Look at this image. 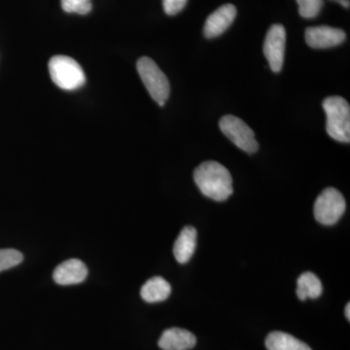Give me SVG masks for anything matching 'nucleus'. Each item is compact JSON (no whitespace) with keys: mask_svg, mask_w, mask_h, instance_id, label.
I'll list each match as a JSON object with an SVG mask.
<instances>
[{"mask_svg":"<svg viewBox=\"0 0 350 350\" xmlns=\"http://www.w3.org/2000/svg\"><path fill=\"white\" fill-rule=\"evenodd\" d=\"M170 293H172V287L170 283L161 276H156L147 280L140 291L142 298L150 304L160 303L167 300Z\"/></svg>","mask_w":350,"mask_h":350,"instance_id":"obj_13","label":"nucleus"},{"mask_svg":"<svg viewBox=\"0 0 350 350\" xmlns=\"http://www.w3.org/2000/svg\"><path fill=\"white\" fill-rule=\"evenodd\" d=\"M268 350H312L305 342L284 332H273L266 338Z\"/></svg>","mask_w":350,"mask_h":350,"instance_id":"obj_14","label":"nucleus"},{"mask_svg":"<svg viewBox=\"0 0 350 350\" xmlns=\"http://www.w3.org/2000/svg\"><path fill=\"white\" fill-rule=\"evenodd\" d=\"M24 260L22 253L16 250H0V273L18 266Z\"/></svg>","mask_w":350,"mask_h":350,"instance_id":"obj_16","label":"nucleus"},{"mask_svg":"<svg viewBox=\"0 0 350 350\" xmlns=\"http://www.w3.org/2000/svg\"><path fill=\"white\" fill-rule=\"evenodd\" d=\"M188 0H163V10L167 15L174 16L180 12Z\"/></svg>","mask_w":350,"mask_h":350,"instance_id":"obj_19","label":"nucleus"},{"mask_svg":"<svg viewBox=\"0 0 350 350\" xmlns=\"http://www.w3.org/2000/svg\"><path fill=\"white\" fill-rule=\"evenodd\" d=\"M345 317H347V320H350V305H349V303L347 304V308H345Z\"/></svg>","mask_w":350,"mask_h":350,"instance_id":"obj_21","label":"nucleus"},{"mask_svg":"<svg viewBox=\"0 0 350 350\" xmlns=\"http://www.w3.org/2000/svg\"><path fill=\"white\" fill-rule=\"evenodd\" d=\"M87 276L86 265L78 259H70L62 262L53 273L55 282L59 285L79 284L86 280Z\"/></svg>","mask_w":350,"mask_h":350,"instance_id":"obj_10","label":"nucleus"},{"mask_svg":"<svg viewBox=\"0 0 350 350\" xmlns=\"http://www.w3.org/2000/svg\"><path fill=\"white\" fill-rule=\"evenodd\" d=\"M296 292L297 296L301 301L306 299H317L321 296L323 286L319 276L310 271H306L298 278Z\"/></svg>","mask_w":350,"mask_h":350,"instance_id":"obj_15","label":"nucleus"},{"mask_svg":"<svg viewBox=\"0 0 350 350\" xmlns=\"http://www.w3.org/2000/svg\"><path fill=\"white\" fill-rule=\"evenodd\" d=\"M332 1L338 2V3H340V5L344 6L345 8H349V0H332Z\"/></svg>","mask_w":350,"mask_h":350,"instance_id":"obj_20","label":"nucleus"},{"mask_svg":"<svg viewBox=\"0 0 350 350\" xmlns=\"http://www.w3.org/2000/svg\"><path fill=\"white\" fill-rule=\"evenodd\" d=\"M286 31L282 25H273L267 32L264 42V55L273 72H280L284 63Z\"/></svg>","mask_w":350,"mask_h":350,"instance_id":"obj_7","label":"nucleus"},{"mask_svg":"<svg viewBox=\"0 0 350 350\" xmlns=\"http://www.w3.org/2000/svg\"><path fill=\"white\" fill-rule=\"evenodd\" d=\"M198 232L192 226H187L179 234L174 245V254L179 264L190 261L197 247Z\"/></svg>","mask_w":350,"mask_h":350,"instance_id":"obj_12","label":"nucleus"},{"mask_svg":"<svg viewBox=\"0 0 350 350\" xmlns=\"http://www.w3.org/2000/svg\"><path fill=\"white\" fill-rule=\"evenodd\" d=\"M220 130L226 137L239 147V149L247 153H255L259 148L254 131L245 124L243 120L234 115H226L219 122Z\"/></svg>","mask_w":350,"mask_h":350,"instance_id":"obj_6","label":"nucleus"},{"mask_svg":"<svg viewBox=\"0 0 350 350\" xmlns=\"http://www.w3.org/2000/svg\"><path fill=\"white\" fill-rule=\"evenodd\" d=\"M197 344L194 334L185 329L170 328L159 340V347L163 350H189Z\"/></svg>","mask_w":350,"mask_h":350,"instance_id":"obj_11","label":"nucleus"},{"mask_svg":"<svg viewBox=\"0 0 350 350\" xmlns=\"http://www.w3.org/2000/svg\"><path fill=\"white\" fill-rule=\"evenodd\" d=\"M48 66L53 82L66 91L79 89L86 82L84 71L72 57L62 55L53 57Z\"/></svg>","mask_w":350,"mask_h":350,"instance_id":"obj_3","label":"nucleus"},{"mask_svg":"<svg viewBox=\"0 0 350 350\" xmlns=\"http://www.w3.org/2000/svg\"><path fill=\"white\" fill-rule=\"evenodd\" d=\"M137 68L148 93L160 107H163L170 93V85L167 76L155 62L148 57H140L137 61Z\"/></svg>","mask_w":350,"mask_h":350,"instance_id":"obj_4","label":"nucleus"},{"mask_svg":"<svg viewBox=\"0 0 350 350\" xmlns=\"http://www.w3.org/2000/svg\"><path fill=\"white\" fill-rule=\"evenodd\" d=\"M299 13L305 19L317 17L323 6V0H297Z\"/></svg>","mask_w":350,"mask_h":350,"instance_id":"obj_17","label":"nucleus"},{"mask_svg":"<svg viewBox=\"0 0 350 350\" xmlns=\"http://www.w3.org/2000/svg\"><path fill=\"white\" fill-rule=\"evenodd\" d=\"M194 180L202 194L216 202L229 199L234 191L229 170L214 161L200 163L195 170Z\"/></svg>","mask_w":350,"mask_h":350,"instance_id":"obj_1","label":"nucleus"},{"mask_svg":"<svg viewBox=\"0 0 350 350\" xmlns=\"http://www.w3.org/2000/svg\"><path fill=\"white\" fill-rule=\"evenodd\" d=\"M62 7L66 13H76L86 15L91 12V0H62Z\"/></svg>","mask_w":350,"mask_h":350,"instance_id":"obj_18","label":"nucleus"},{"mask_svg":"<svg viewBox=\"0 0 350 350\" xmlns=\"http://www.w3.org/2000/svg\"><path fill=\"white\" fill-rule=\"evenodd\" d=\"M326 113V130L328 135L337 142H350V107L342 96H334L322 103Z\"/></svg>","mask_w":350,"mask_h":350,"instance_id":"obj_2","label":"nucleus"},{"mask_svg":"<svg viewBox=\"0 0 350 350\" xmlns=\"http://www.w3.org/2000/svg\"><path fill=\"white\" fill-rule=\"evenodd\" d=\"M237 16V8L232 4H225L214 11L206 21L204 33L207 38H215L224 33Z\"/></svg>","mask_w":350,"mask_h":350,"instance_id":"obj_9","label":"nucleus"},{"mask_svg":"<svg viewBox=\"0 0 350 350\" xmlns=\"http://www.w3.org/2000/svg\"><path fill=\"white\" fill-rule=\"evenodd\" d=\"M347 202L344 196L335 188H327L317 197L314 204V217L320 224L332 226L344 215Z\"/></svg>","mask_w":350,"mask_h":350,"instance_id":"obj_5","label":"nucleus"},{"mask_svg":"<svg viewBox=\"0 0 350 350\" xmlns=\"http://www.w3.org/2000/svg\"><path fill=\"white\" fill-rule=\"evenodd\" d=\"M306 42L313 49H328L340 45L345 40L342 29L336 27H308L306 29Z\"/></svg>","mask_w":350,"mask_h":350,"instance_id":"obj_8","label":"nucleus"}]
</instances>
